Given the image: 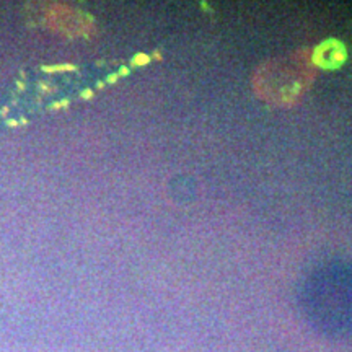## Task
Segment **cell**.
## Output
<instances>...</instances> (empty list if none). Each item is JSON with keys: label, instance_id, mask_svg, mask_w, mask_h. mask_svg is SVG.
<instances>
[{"label": "cell", "instance_id": "obj_2", "mask_svg": "<svg viewBox=\"0 0 352 352\" xmlns=\"http://www.w3.org/2000/svg\"><path fill=\"white\" fill-rule=\"evenodd\" d=\"M150 62V57L147 54H137L136 57L132 59V65H145Z\"/></svg>", "mask_w": 352, "mask_h": 352}, {"label": "cell", "instance_id": "obj_3", "mask_svg": "<svg viewBox=\"0 0 352 352\" xmlns=\"http://www.w3.org/2000/svg\"><path fill=\"white\" fill-rule=\"evenodd\" d=\"M92 95H93L92 90H85V92L82 93V96H83V98H88V96H92Z\"/></svg>", "mask_w": 352, "mask_h": 352}, {"label": "cell", "instance_id": "obj_1", "mask_svg": "<svg viewBox=\"0 0 352 352\" xmlns=\"http://www.w3.org/2000/svg\"><path fill=\"white\" fill-rule=\"evenodd\" d=\"M347 57L346 47L336 39H328L315 49L313 62L321 69H338Z\"/></svg>", "mask_w": 352, "mask_h": 352}, {"label": "cell", "instance_id": "obj_4", "mask_svg": "<svg viewBox=\"0 0 352 352\" xmlns=\"http://www.w3.org/2000/svg\"><path fill=\"white\" fill-rule=\"evenodd\" d=\"M153 57H157V61H160V59H161V52L155 51V52H153Z\"/></svg>", "mask_w": 352, "mask_h": 352}]
</instances>
